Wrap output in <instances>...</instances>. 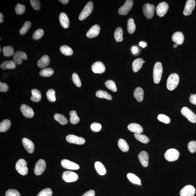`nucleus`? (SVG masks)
<instances>
[{
	"mask_svg": "<svg viewBox=\"0 0 196 196\" xmlns=\"http://www.w3.org/2000/svg\"><path fill=\"white\" fill-rule=\"evenodd\" d=\"M180 77L178 74L173 73L171 74L167 78V88L169 91L175 89L179 83Z\"/></svg>",
	"mask_w": 196,
	"mask_h": 196,
	"instance_id": "1",
	"label": "nucleus"
},
{
	"mask_svg": "<svg viewBox=\"0 0 196 196\" xmlns=\"http://www.w3.org/2000/svg\"><path fill=\"white\" fill-rule=\"evenodd\" d=\"M163 67L162 63L157 62L155 64L153 69V80L155 83L158 84L160 82L162 77Z\"/></svg>",
	"mask_w": 196,
	"mask_h": 196,
	"instance_id": "2",
	"label": "nucleus"
},
{
	"mask_svg": "<svg viewBox=\"0 0 196 196\" xmlns=\"http://www.w3.org/2000/svg\"><path fill=\"white\" fill-rule=\"evenodd\" d=\"M27 162L24 159H20L16 164V169L18 173L22 175H27L28 169L27 167Z\"/></svg>",
	"mask_w": 196,
	"mask_h": 196,
	"instance_id": "3",
	"label": "nucleus"
},
{
	"mask_svg": "<svg viewBox=\"0 0 196 196\" xmlns=\"http://www.w3.org/2000/svg\"><path fill=\"white\" fill-rule=\"evenodd\" d=\"M93 8V2L89 1L85 6L83 9L82 10L79 16L80 21H83L86 19L90 15Z\"/></svg>",
	"mask_w": 196,
	"mask_h": 196,
	"instance_id": "4",
	"label": "nucleus"
},
{
	"mask_svg": "<svg viewBox=\"0 0 196 196\" xmlns=\"http://www.w3.org/2000/svg\"><path fill=\"white\" fill-rule=\"evenodd\" d=\"M180 155V152L175 149H170L167 150L164 155L165 158L169 162H173L178 160Z\"/></svg>",
	"mask_w": 196,
	"mask_h": 196,
	"instance_id": "5",
	"label": "nucleus"
},
{
	"mask_svg": "<svg viewBox=\"0 0 196 196\" xmlns=\"http://www.w3.org/2000/svg\"><path fill=\"white\" fill-rule=\"evenodd\" d=\"M62 178L65 182L68 183L75 182L78 179V175L75 172L66 171L63 173Z\"/></svg>",
	"mask_w": 196,
	"mask_h": 196,
	"instance_id": "6",
	"label": "nucleus"
},
{
	"mask_svg": "<svg viewBox=\"0 0 196 196\" xmlns=\"http://www.w3.org/2000/svg\"><path fill=\"white\" fill-rule=\"evenodd\" d=\"M182 114L192 123H196V115L193 111L187 107H183L181 110Z\"/></svg>",
	"mask_w": 196,
	"mask_h": 196,
	"instance_id": "7",
	"label": "nucleus"
},
{
	"mask_svg": "<svg viewBox=\"0 0 196 196\" xmlns=\"http://www.w3.org/2000/svg\"><path fill=\"white\" fill-rule=\"evenodd\" d=\"M155 10V7L152 4H145L143 7L144 15L148 19H152L153 17Z\"/></svg>",
	"mask_w": 196,
	"mask_h": 196,
	"instance_id": "8",
	"label": "nucleus"
},
{
	"mask_svg": "<svg viewBox=\"0 0 196 196\" xmlns=\"http://www.w3.org/2000/svg\"><path fill=\"white\" fill-rule=\"evenodd\" d=\"M134 2L132 0H127L123 6L118 10L119 14L121 15H126L131 10L133 5Z\"/></svg>",
	"mask_w": 196,
	"mask_h": 196,
	"instance_id": "9",
	"label": "nucleus"
},
{
	"mask_svg": "<svg viewBox=\"0 0 196 196\" xmlns=\"http://www.w3.org/2000/svg\"><path fill=\"white\" fill-rule=\"evenodd\" d=\"M46 166L45 161L40 159L38 161L35 165L34 173L37 175H39L42 174L45 171Z\"/></svg>",
	"mask_w": 196,
	"mask_h": 196,
	"instance_id": "10",
	"label": "nucleus"
},
{
	"mask_svg": "<svg viewBox=\"0 0 196 196\" xmlns=\"http://www.w3.org/2000/svg\"><path fill=\"white\" fill-rule=\"evenodd\" d=\"M66 139L68 142L76 145H83L86 142L85 139L82 137H78L72 134L67 136Z\"/></svg>",
	"mask_w": 196,
	"mask_h": 196,
	"instance_id": "11",
	"label": "nucleus"
},
{
	"mask_svg": "<svg viewBox=\"0 0 196 196\" xmlns=\"http://www.w3.org/2000/svg\"><path fill=\"white\" fill-rule=\"evenodd\" d=\"M168 9V4L165 2H161L157 6L156 8V14L160 17H163L166 14Z\"/></svg>",
	"mask_w": 196,
	"mask_h": 196,
	"instance_id": "12",
	"label": "nucleus"
},
{
	"mask_svg": "<svg viewBox=\"0 0 196 196\" xmlns=\"http://www.w3.org/2000/svg\"><path fill=\"white\" fill-rule=\"evenodd\" d=\"M195 193L194 187L191 185H186L181 189L180 196H193Z\"/></svg>",
	"mask_w": 196,
	"mask_h": 196,
	"instance_id": "13",
	"label": "nucleus"
},
{
	"mask_svg": "<svg viewBox=\"0 0 196 196\" xmlns=\"http://www.w3.org/2000/svg\"><path fill=\"white\" fill-rule=\"evenodd\" d=\"M196 4L195 0H188L185 4L183 14L185 16H188L191 14L193 11L194 9Z\"/></svg>",
	"mask_w": 196,
	"mask_h": 196,
	"instance_id": "14",
	"label": "nucleus"
},
{
	"mask_svg": "<svg viewBox=\"0 0 196 196\" xmlns=\"http://www.w3.org/2000/svg\"><path fill=\"white\" fill-rule=\"evenodd\" d=\"M20 110L24 116L27 118H32L34 116V111L29 106L22 104L21 106Z\"/></svg>",
	"mask_w": 196,
	"mask_h": 196,
	"instance_id": "15",
	"label": "nucleus"
},
{
	"mask_svg": "<svg viewBox=\"0 0 196 196\" xmlns=\"http://www.w3.org/2000/svg\"><path fill=\"white\" fill-rule=\"evenodd\" d=\"M13 61L17 64H21L23 59L26 60L27 59V54L25 52L17 51L14 54L13 57Z\"/></svg>",
	"mask_w": 196,
	"mask_h": 196,
	"instance_id": "16",
	"label": "nucleus"
},
{
	"mask_svg": "<svg viewBox=\"0 0 196 196\" xmlns=\"http://www.w3.org/2000/svg\"><path fill=\"white\" fill-rule=\"evenodd\" d=\"M61 165L64 168L71 170H77L80 169L79 166L67 160H63L61 161Z\"/></svg>",
	"mask_w": 196,
	"mask_h": 196,
	"instance_id": "17",
	"label": "nucleus"
},
{
	"mask_svg": "<svg viewBox=\"0 0 196 196\" xmlns=\"http://www.w3.org/2000/svg\"><path fill=\"white\" fill-rule=\"evenodd\" d=\"M91 70L95 73L101 74L105 71V67L103 63L100 62L94 63L91 66Z\"/></svg>",
	"mask_w": 196,
	"mask_h": 196,
	"instance_id": "18",
	"label": "nucleus"
},
{
	"mask_svg": "<svg viewBox=\"0 0 196 196\" xmlns=\"http://www.w3.org/2000/svg\"><path fill=\"white\" fill-rule=\"evenodd\" d=\"M22 141L26 151L29 153H32L34 151V145L30 139L25 138H23Z\"/></svg>",
	"mask_w": 196,
	"mask_h": 196,
	"instance_id": "19",
	"label": "nucleus"
},
{
	"mask_svg": "<svg viewBox=\"0 0 196 196\" xmlns=\"http://www.w3.org/2000/svg\"><path fill=\"white\" fill-rule=\"evenodd\" d=\"M139 161L143 167H147L149 165V154L147 152L143 151L141 152L138 156Z\"/></svg>",
	"mask_w": 196,
	"mask_h": 196,
	"instance_id": "20",
	"label": "nucleus"
},
{
	"mask_svg": "<svg viewBox=\"0 0 196 196\" xmlns=\"http://www.w3.org/2000/svg\"><path fill=\"white\" fill-rule=\"evenodd\" d=\"M100 30V28L99 26L98 25L93 26L87 32L86 36L89 38H95L99 35Z\"/></svg>",
	"mask_w": 196,
	"mask_h": 196,
	"instance_id": "21",
	"label": "nucleus"
},
{
	"mask_svg": "<svg viewBox=\"0 0 196 196\" xmlns=\"http://www.w3.org/2000/svg\"><path fill=\"white\" fill-rule=\"evenodd\" d=\"M172 40L177 45H181L184 42V36L182 33L177 32L174 33L172 37Z\"/></svg>",
	"mask_w": 196,
	"mask_h": 196,
	"instance_id": "22",
	"label": "nucleus"
},
{
	"mask_svg": "<svg viewBox=\"0 0 196 196\" xmlns=\"http://www.w3.org/2000/svg\"><path fill=\"white\" fill-rule=\"evenodd\" d=\"M128 128L130 131L135 133L141 134L143 131V128L137 123H133L129 124Z\"/></svg>",
	"mask_w": 196,
	"mask_h": 196,
	"instance_id": "23",
	"label": "nucleus"
},
{
	"mask_svg": "<svg viewBox=\"0 0 196 196\" xmlns=\"http://www.w3.org/2000/svg\"><path fill=\"white\" fill-rule=\"evenodd\" d=\"M59 21L61 25L63 28H68L69 26V21L68 17L65 13H61L59 15Z\"/></svg>",
	"mask_w": 196,
	"mask_h": 196,
	"instance_id": "24",
	"label": "nucleus"
},
{
	"mask_svg": "<svg viewBox=\"0 0 196 196\" xmlns=\"http://www.w3.org/2000/svg\"><path fill=\"white\" fill-rule=\"evenodd\" d=\"M50 62L49 57L47 55L43 56L38 62L37 65L40 68H44L49 64Z\"/></svg>",
	"mask_w": 196,
	"mask_h": 196,
	"instance_id": "25",
	"label": "nucleus"
},
{
	"mask_svg": "<svg viewBox=\"0 0 196 196\" xmlns=\"http://www.w3.org/2000/svg\"><path fill=\"white\" fill-rule=\"evenodd\" d=\"M143 59L138 58L135 59L132 63L133 70L134 72H137L142 67L143 63Z\"/></svg>",
	"mask_w": 196,
	"mask_h": 196,
	"instance_id": "26",
	"label": "nucleus"
},
{
	"mask_svg": "<svg viewBox=\"0 0 196 196\" xmlns=\"http://www.w3.org/2000/svg\"><path fill=\"white\" fill-rule=\"evenodd\" d=\"M134 96L139 102L143 101L144 97V91L141 87H137L134 91Z\"/></svg>",
	"mask_w": 196,
	"mask_h": 196,
	"instance_id": "27",
	"label": "nucleus"
},
{
	"mask_svg": "<svg viewBox=\"0 0 196 196\" xmlns=\"http://www.w3.org/2000/svg\"><path fill=\"white\" fill-rule=\"evenodd\" d=\"M31 93L30 99L32 101L38 102L40 101L41 99V95L40 91L36 89H32Z\"/></svg>",
	"mask_w": 196,
	"mask_h": 196,
	"instance_id": "28",
	"label": "nucleus"
},
{
	"mask_svg": "<svg viewBox=\"0 0 196 196\" xmlns=\"http://www.w3.org/2000/svg\"><path fill=\"white\" fill-rule=\"evenodd\" d=\"M16 67V63L12 60L5 61L1 65V68L3 69H14Z\"/></svg>",
	"mask_w": 196,
	"mask_h": 196,
	"instance_id": "29",
	"label": "nucleus"
},
{
	"mask_svg": "<svg viewBox=\"0 0 196 196\" xmlns=\"http://www.w3.org/2000/svg\"><path fill=\"white\" fill-rule=\"evenodd\" d=\"M54 119L62 125H65L68 123L66 118L62 114L56 113L54 115Z\"/></svg>",
	"mask_w": 196,
	"mask_h": 196,
	"instance_id": "30",
	"label": "nucleus"
},
{
	"mask_svg": "<svg viewBox=\"0 0 196 196\" xmlns=\"http://www.w3.org/2000/svg\"><path fill=\"white\" fill-rule=\"evenodd\" d=\"M123 30L121 27H118L115 30L114 37L115 41L118 42H121L123 40Z\"/></svg>",
	"mask_w": 196,
	"mask_h": 196,
	"instance_id": "31",
	"label": "nucleus"
},
{
	"mask_svg": "<svg viewBox=\"0 0 196 196\" xmlns=\"http://www.w3.org/2000/svg\"><path fill=\"white\" fill-rule=\"evenodd\" d=\"M95 166L97 173L100 175H103L106 173V169L104 166L100 162H96Z\"/></svg>",
	"mask_w": 196,
	"mask_h": 196,
	"instance_id": "32",
	"label": "nucleus"
},
{
	"mask_svg": "<svg viewBox=\"0 0 196 196\" xmlns=\"http://www.w3.org/2000/svg\"><path fill=\"white\" fill-rule=\"evenodd\" d=\"M118 144L119 149L123 152H126L129 150V146L126 141L123 139H119Z\"/></svg>",
	"mask_w": 196,
	"mask_h": 196,
	"instance_id": "33",
	"label": "nucleus"
},
{
	"mask_svg": "<svg viewBox=\"0 0 196 196\" xmlns=\"http://www.w3.org/2000/svg\"><path fill=\"white\" fill-rule=\"evenodd\" d=\"M11 125V122L8 119L4 120L0 124V132H4L8 130Z\"/></svg>",
	"mask_w": 196,
	"mask_h": 196,
	"instance_id": "34",
	"label": "nucleus"
},
{
	"mask_svg": "<svg viewBox=\"0 0 196 196\" xmlns=\"http://www.w3.org/2000/svg\"><path fill=\"white\" fill-rule=\"evenodd\" d=\"M96 96L98 98H102V99H105L108 100H112V97L107 92L102 91L99 90L97 91L96 93Z\"/></svg>",
	"mask_w": 196,
	"mask_h": 196,
	"instance_id": "35",
	"label": "nucleus"
},
{
	"mask_svg": "<svg viewBox=\"0 0 196 196\" xmlns=\"http://www.w3.org/2000/svg\"><path fill=\"white\" fill-rule=\"evenodd\" d=\"M71 117L70 118V121L72 124H76L79 123L80 121L79 117L78 116L76 111L72 110L69 113Z\"/></svg>",
	"mask_w": 196,
	"mask_h": 196,
	"instance_id": "36",
	"label": "nucleus"
},
{
	"mask_svg": "<svg viewBox=\"0 0 196 196\" xmlns=\"http://www.w3.org/2000/svg\"><path fill=\"white\" fill-rule=\"evenodd\" d=\"M127 176L128 179L133 184L139 185H142L140 179L134 174L129 173L128 174Z\"/></svg>",
	"mask_w": 196,
	"mask_h": 196,
	"instance_id": "37",
	"label": "nucleus"
},
{
	"mask_svg": "<svg viewBox=\"0 0 196 196\" xmlns=\"http://www.w3.org/2000/svg\"><path fill=\"white\" fill-rule=\"evenodd\" d=\"M127 30L130 34H133L136 30V26L134 23V20L132 18H129L128 20Z\"/></svg>",
	"mask_w": 196,
	"mask_h": 196,
	"instance_id": "38",
	"label": "nucleus"
},
{
	"mask_svg": "<svg viewBox=\"0 0 196 196\" xmlns=\"http://www.w3.org/2000/svg\"><path fill=\"white\" fill-rule=\"evenodd\" d=\"M62 53L65 56H70L72 55L73 51L71 47L67 45H63L60 48Z\"/></svg>",
	"mask_w": 196,
	"mask_h": 196,
	"instance_id": "39",
	"label": "nucleus"
},
{
	"mask_svg": "<svg viewBox=\"0 0 196 196\" xmlns=\"http://www.w3.org/2000/svg\"><path fill=\"white\" fill-rule=\"evenodd\" d=\"M2 51L4 56L5 57H10L14 54V49L10 45L3 47Z\"/></svg>",
	"mask_w": 196,
	"mask_h": 196,
	"instance_id": "40",
	"label": "nucleus"
},
{
	"mask_svg": "<svg viewBox=\"0 0 196 196\" xmlns=\"http://www.w3.org/2000/svg\"><path fill=\"white\" fill-rule=\"evenodd\" d=\"M54 72L53 69L48 68L41 70L40 72V75L43 77H49L53 75Z\"/></svg>",
	"mask_w": 196,
	"mask_h": 196,
	"instance_id": "41",
	"label": "nucleus"
},
{
	"mask_svg": "<svg viewBox=\"0 0 196 196\" xmlns=\"http://www.w3.org/2000/svg\"><path fill=\"white\" fill-rule=\"evenodd\" d=\"M134 137L137 140L144 143H147L149 142L150 139L145 135L141 134L135 133Z\"/></svg>",
	"mask_w": 196,
	"mask_h": 196,
	"instance_id": "42",
	"label": "nucleus"
},
{
	"mask_svg": "<svg viewBox=\"0 0 196 196\" xmlns=\"http://www.w3.org/2000/svg\"><path fill=\"white\" fill-rule=\"evenodd\" d=\"M105 86L107 88L112 91L113 92H116L117 88L115 82L112 80H108L105 82Z\"/></svg>",
	"mask_w": 196,
	"mask_h": 196,
	"instance_id": "43",
	"label": "nucleus"
},
{
	"mask_svg": "<svg viewBox=\"0 0 196 196\" xmlns=\"http://www.w3.org/2000/svg\"><path fill=\"white\" fill-rule=\"evenodd\" d=\"M48 100L51 102L56 101L55 92L53 89H50L47 91L46 94Z\"/></svg>",
	"mask_w": 196,
	"mask_h": 196,
	"instance_id": "44",
	"label": "nucleus"
},
{
	"mask_svg": "<svg viewBox=\"0 0 196 196\" xmlns=\"http://www.w3.org/2000/svg\"><path fill=\"white\" fill-rule=\"evenodd\" d=\"M31 23L29 21H27L25 22L24 23L23 27L21 28L20 30V34L21 35H23L26 33L27 32L28 30L31 26Z\"/></svg>",
	"mask_w": 196,
	"mask_h": 196,
	"instance_id": "45",
	"label": "nucleus"
},
{
	"mask_svg": "<svg viewBox=\"0 0 196 196\" xmlns=\"http://www.w3.org/2000/svg\"><path fill=\"white\" fill-rule=\"evenodd\" d=\"M72 80L76 86L80 87L82 86V82L80 78L77 73H74L72 75Z\"/></svg>",
	"mask_w": 196,
	"mask_h": 196,
	"instance_id": "46",
	"label": "nucleus"
},
{
	"mask_svg": "<svg viewBox=\"0 0 196 196\" xmlns=\"http://www.w3.org/2000/svg\"><path fill=\"white\" fill-rule=\"evenodd\" d=\"M44 31L43 30L39 29L36 30L32 35V38L35 40H38L43 36Z\"/></svg>",
	"mask_w": 196,
	"mask_h": 196,
	"instance_id": "47",
	"label": "nucleus"
},
{
	"mask_svg": "<svg viewBox=\"0 0 196 196\" xmlns=\"http://www.w3.org/2000/svg\"><path fill=\"white\" fill-rule=\"evenodd\" d=\"M25 6L20 4H17L15 8V12L17 15L22 14L25 12Z\"/></svg>",
	"mask_w": 196,
	"mask_h": 196,
	"instance_id": "48",
	"label": "nucleus"
},
{
	"mask_svg": "<svg viewBox=\"0 0 196 196\" xmlns=\"http://www.w3.org/2000/svg\"><path fill=\"white\" fill-rule=\"evenodd\" d=\"M52 189L50 188H46L41 191L37 196H52Z\"/></svg>",
	"mask_w": 196,
	"mask_h": 196,
	"instance_id": "49",
	"label": "nucleus"
},
{
	"mask_svg": "<svg viewBox=\"0 0 196 196\" xmlns=\"http://www.w3.org/2000/svg\"><path fill=\"white\" fill-rule=\"evenodd\" d=\"M91 130L94 132H99L101 129L102 126L99 123H94L91 124Z\"/></svg>",
	"mask_w": 196,
	"mask_h": 196,
	"instance_id": "50",
	"label": "nucleus"
},
{
	"mask_svg": "<svg viewBox=\"0 0 196 196\" xmlns=\"http://www.w3.org/2000/svg\"><path fill=\"white\" fill-rule=\"evenodd\" d=\"M157 119L159 121L165 124H169L170 121L169 117L163 114H159Z\"/></svg>",
	"mask_w": 196,
	"mask_h": 196,
	"instance_id": "51",
	"label": "nucleus"
},
{
	"mask_svg": "<svg viewBox=\"0 0 196 196\" xmlns=\"http://www.w3.org/2000/svg\"><path fill=\"white\" fill-rule=\"evenodd\" d=\"M188 149L191 153H194L196 152V141H191L188 144Z\"/></svg>",
	"mask_w": 196,
	"mask_h": 196,
	"instance_id": "52",
	"label": "nucleus"
},
{
	"mask_svg": "<svg viewBox=\"0 0 196 196\" xmlns=\"http://www.w3.org/2000/svg\"><path fill=\"white\" fill-rule=\"evenodd\" d=\"M6 196H21L18 191L15 189H8L6 193Z\"/></svg>",
	"mask_w": 196,
	"mask_h": 196,
	"instance_id": "53",
	"label": "nucleus"
},
{
	"mask_svg": "<svg viewBox=\"0 0 196 196\" xmlns=\"http://www.w3.org/2000/svg\"><path fill=\"white\" fill-rule=\"evenodd\" d=\"M30 4L35 10H38L40 8V3L38 0H30Z\"/></svg>",
	"mask_w": 196,
	"mask_h": 196,
	"instance_id": "54",
	"label": "nucleus"
},
{
	"mask_svg": "<svg viewBox=\"0 0 196 196\" xmlns=\"http://www.w3.org/2000/svg\"><path fill=\"white\" fill-rule=\"evenodd\" d=\"M7 85L5 83L0 82V91L1 92H6L8 90Z\"/></svg>",
	"mask_w": 196,
	"mask_h": 196,
	"instance_id": "55",
	"label": "nucleus"
},
{
	"mask_svg": "<svg viewBox=\"0 0 196 196\" xmlns=\"http://www.w3.org/2000/svg\"><path fill=\"white\" fill-rule=\"evenodd\" d=\"M95 191L92 189L86 192L82 196H95Z\"/></svg>",
	"mask_w": 196,
	"mask_h": 196,
	"instance_id": "56",
	"label": "nucleus"
},
{
	"mask_svg": "<svg viewBox=\"0 0 196 196\" xmlns=\"http://www.w3.org/2000/svg\"><path fill=\"white\" fill-rule=\"evenodd\" d=\"M189 101L191 104L196 105V94L191 96L189 98Z\"/></svg>",
	"mask_w": 196,
	"mask_h": 196,
	"instance_id": "57",
	"label": "nucleus"
},
{
	"mask_svg": "<svg viewBox=\"0 0 196 196\" xmlns=\"http://www.w3.org/2000/svg\"><path fill=\"white\" fill-rule=\"evenodd\" d=\"M132 51L133 54H137L138 52V49L136 47L134 46L132 48Z\"/></svg>",
	"mask_w": 196,
	"mask_h": 196,
	"instance_id": "58",
	"label": "nucleus"
},
{
	"mask_svg": "<svg viewBox=\"0 0 196 196\" xmlns=\"http://www.w3.org/2000/svg\"><path fill=\"white\" fill-rule=\"evenodd\" d=\"M139 45L141 47L144 48L146 47V46H147V44H146L145 42H142V41H141V42L139 43Z\"/></svg>",
	"mask_w": 196,
	"mask_h": 196,
	"instance_id": "59",
	"label": "nucleus"
},
{
	"mask_svg": "<svg viewBox=\"0 0 196 196\" xmlns=\"http://www.w3.org/2000/svg\"><path fill=\"white\" fill-rule=\"evenodd\" d=\"M59 2L62 3L64 4H66L68 3L69 1L68 0H59Z\"/></svg>",
	"mask_w": 196,
	"mask_h": 196,
	"instance_id": "60",
	"label": "nucleus"
},
{
	"mask_svg": "<svg viewBox=\"0 0 196 196\" xmlns=\"http://www.w3.org/2000/svg\"><path fill=\"white\" fill-rule=\"evenodd\" d=\"M3 15L1 12L0 13V23L3 22Z\"/></svg>",
	"mask_w": 196,
	"mask_h": 196,
	"instance_id": "61",
	"label": "nucleus"
},
{
	"mask_svg": "<svg viewBox=\"0 0 196 196\" xmlns=\"http://www.w3.org/2000/svg\"><path fill=\"white\" fill-rule=\"evenodd\" d=\"M173 47L174 48H176L178 47V45L177 44H174L173 45Z\"/></svg>",
	"mask_w": 196,
	"mask_h": 196,
	"instance_id": "62",
	"label": "nucleus"
},
{
	"mask_svg": "<svg viewBox=\"0 0 196 196\" xmlns=\"http://www.w3.org/2000/svg\"><path fill=\"white\" fill-rule=\"evenodd\" d=\"M145 61H143V63H145Z\"/></svg>",
	"mask_w": 196,
	"mask_h": 196,
	"instance_id": "63",
	"label": "nucleus"
}]
</instances>
